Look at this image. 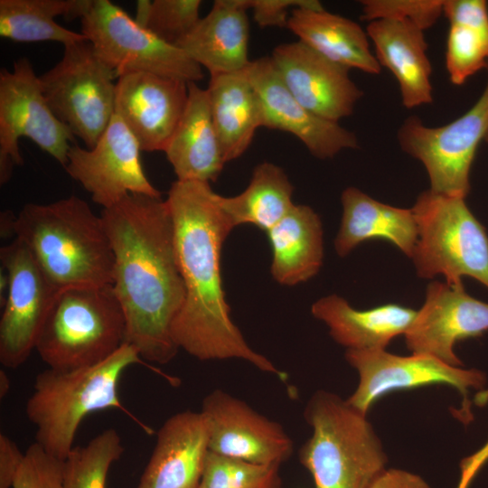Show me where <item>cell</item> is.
<instances>
[{
    "label": "cell",
    "mask_w": 488,
    "mask_h": 488,
    "mask_svg": "<svg viewBox=\"0 0 488 488\" xmlns=\"http://www.w3.org/2000/svg\"><path fill=\"white\" fill-rule=\"evenodd\" d=\"M100 215L114 252L112 286L125 315L126 343L142 360L166 364L180 350L172 328L185 294L167 202L130 193Z\"/></svg>",
    "instance_id": "cell-1"
},
{
    "label": "cell",
    "mask_w": 488,
    "mask_h": 488,
    "mask_svg": "<svg viewBox=\"0 0 488 488\" xmlns=\"http://www.w3.org/2000/svg\"><path fill=\"white\" fill-rule=\"evenodd\" d=\"M185 294L174 322L179 349L200 361L238 359L282 381L287 374L253 350L230 317L221 270L222 245L234 229L210 183L174 182L165 199Z\"/></svg>",
    "instance_id": "cell-2"
},
{
    "label": "cell",
    "mask_w": 488,
    "mask_h": 488,
    "mask_svg": "<svg viewBox=\"0 0 488 488\" xmlns=\"http://www.w3.org/2000/svg\"><path fill=\"white\" fill-rule=\"evenodd\" d=\"M14 238L61 290L113 284L115 258L103 219L76 195L25 204L16 215Z\"/></svg>",
    "instance_id": "cell-3"
},
{
    "label": "cell",
    "mask_w": 488,
    "mask_h": 488,
    "mask_svg": "<svg viewBox=\"0 0 488 488\" xmlns=\"http://www.w3.org/2000/svg\"><path fill=\"white\" fill-rule=\"evenodd\" d=\"M140 363L147 365L134 347L125 343L97 364L70 371L47 368L38 373L25 404L26 417L36 428L35 442L65 460L81 421L90 413L108 408L123 411L151 434L152 429L124 407L117 393L123 372Z\"/></svg>",
    "instance_id": "cell-4"
},
{
    "label": "cell",
    "mask_w": 488,
    "mask_h": 488,
    "mask_svg": "<svg viewBox=\"0 0 488 488\" xmlns=\"http://www.w3.org/2000/svg\"><path fill=\"white\" fill-rule=\"evenodd\" d=\"M304 418L311 436L298 450L314 488H370L387 469L382 442L367 415L324 389L308 399Z\"/></svg>",
    "instance_id": "cell-5"
},
{
    "label": "cell",
    "mask_w": 488,
    "mask_h": 488,
    "mask_svg": "<svg viewBox=\"0 0 488 488\" xmlns=\"http://www.w3.org/2000/svg\"><path fill=\"white\" fill-rule=\"evenodd\" d=\"M126 343V320L112 285L60 291L36 343L50 369L101 362Z\"/></svg>",
    "instance_id": "cell-6"
},
{
    "label": "cell",
    "mask_w": 488,
    "mask_h": 488,
    "mask_svg": "<svg viewBox=\"0 0 488 488\" xmlns=\"http://www.w3.org/2000/svg\"><path fill=\"white\" fill-rule=\"evenodd\" d=\"M418 226L412 259L418 276L445 277L450 285L471 277L488 288V234L465 203V198L430 189L411 208Z\"/></svg>",
    "instance_id": "cell-7"
},
{
    "label": "cell",
    "mask_w": 488,
    "mask_h": 488,
    "mask_svg": "<svg viewBox=\"0 0 488 488\" xmlns=\"http://www.w3.org/2000/svg\"><path fill=\"white\" fill-rule=\"evenodd\" d=\"M39 78L53 114L94 147L115 115L117 73L84 40L64 46L61 61Z\"/></svg>",
    "instance_id": "cell-8"
},
{
    "label": "cell",
    "mask_w": 488,
    "mask_h": 488,
    "mask_svg": "<svg viewBox=\"0 0 488 488\" xmlns=\"http://www.w3.org/2000/svg\"><path fill=\"white\" fill-rule=\"evenodd\" d=\"M80 22V33L117 78L136 71L188 83L203 78L202 68L181 48L161 40L108 0H91Z\"/></svg>",
    "instance_id": "cell-9"
},
{
    "label": "cell",
    "mask_w": 488,
    "mask_h": 488,
    "mask_svg": "<svg viewBox=\"0 0 488 488\" xmlns=\"http://www.w3.org/2000/svg\"><path fill=\"white\" fill-rule=\"evenodd\" d=\"M27 137L63 167L71 145V130L53 114L43 95L39 76L27 58L0 72V183L22 165L19 140Z\"/></svg>",
    "instance_id": "cell-10"
},
{
    "label": "cell",
    "mask_w": 488,
    "mask_h": 488,
    "mask_svg": "<svg viewBox=\"0 0 488 488\" xmlns=\"http://www.w3.org/2000/svg\"><path fill=\"white\" fill-rule=\"evenodd\" d=\"M485 69V88L463 116L436 127L409 117L398 131L401 149L423 164L436 193L465 198L470 192L471 166L488 132V64Z\"/></svg>",
    "instance_id": "cell-11"
},
{
    "label": "cell",
    "mask_w": 488,
    "mask_h": 488,
    "mask_svg": "<svg viewBox=\"0 0 488 488\" xmlns=\"http://www.w3.org/2000/svg\"><path fill=\"white\" fill-rule=\"evenodd\" d=\"M8 288L0 320V362L16 369L35 350L37 341L61 291L17 238L0 249Z\"/></svg>",
    "instance_id": "cell-12"
},
{
    "label": "cell",
    "mask_w": 488,
    "mask_h": 488,
    "mask_svg": "<svg viewBox=\"0 0 488 488\" xmlns=\"http://www.w3.org/2000/svg\"><path fill=\"white\" fill-rule=\"evenodd\" d=\"M345 360L359 376L356 389L346 400L365 415L378 399L389 392L432 384L457 389L468 411L469 389H479L486 382L484 373L477 369L452 366L427 354L399 356L385 350H346Z\"/></svg>",
    "instance_id": "cell-13"
},
{
    "label": "cell",
    "mask_w": 488,
    "mask_h": 488,
    "mask_svg": "<svg viewBox=\"0 0 488 488\" xmlns=\"http://www.w3.org/2000/svg\"><path fill=\"white\" fill-rule=\"evenodd\" d=\"M141 151L136 138L114 115L94 147L71 145L64 168L103 209L130 193L161 197L144 172Z\"/></svg>",
    "instance_id": "cell-14"
},
{
    "label": "cell",
    "mask_w": 488,
    "mask_h": 488,
    "mask_svg": "<svg viewBox=\"0 0 488 488\" xmlns=\"http://www.w3.org/2000/svg\"><path fill=\"white\" fill-rule=\"evenodd\" d=\"M201 412L211 453L267 465H282L293 454V439L281 424L225 390L217 389L206 395Z\"/></svg>",
    "instance_id": "cell-15"
},
{
    "label": "cell",
    "mask_w": 488,
    "mask_h": 488,
    "mask_svg": "<svg viewBox=\"0 0 488 488\" xmlns=\"http://www.w3.org/2000/svg\"><path fill=\"white\" fill-rule=\"evenodd\" d=\"M488 331V304L468 295L464 285L433 281L426 299L405 333L413 354L431 355L455 367L463 366L455 352L457 342Z\"/></svg>",
    "instance_id": "cell-16"
},
{
    "label": "cell",
    "mask_w": 488,
    "mask_h": 488,
    "mask_svg": "<svg viewBox=\"0 0 488 488\" xmlns=\"http://www.w3.org/2000/svg\"><path fill=\"white\" fill-rule=\"evenodd\" d=\"M270 59L285 86L314 114L333 122L351 116L362 90L350 69L297 40L274 48Z\"/></svg>",
    "instance_id": "cell-17"
},
{
    "label": "cell",
    "mask_w": 488,
    "mask_h": 488,
    "mask_svg": "<svg viewBox=\"0 0 488 488\" xmlns=\"http://www.w3.org/2000/svg\"><path fill=\"white\" fill-rule=\"evenodd\" d=\"M188 82L149 72L120 75L115 115L136 138L141 150L164 151L188 100Z\"/></svg>",
    "instance_id": "cell-18"
},
{
    "label": "cell",
    "mask_w": 488,
    "mask_h": 488,
    "mask_svg": "<svg viewBox=\"0 0 488 488\" xmlns=\"http://www.w3.org/2000/svg\"><path fill=\"white\" fill-rule=\"evenodd\" d=\"M262 106L263 127L296 136L316 158H332L358 147L354 133L301 105L285 86L270 57L251 61L244 70Z\"/></svg>",
    "instance_id": "cell-19"
},
{
    "label": "cell",
    "mask_w": 488,
    "mask_h": 488,
    "mask_svg": "<svg viewBox=\"0 0 488 488\" xmlns=\"http://www.w3.org/2000/svg\"><path fill=\"white\" fill-rule=\"evenodd\" d=\"M209 453V431L201 411L168 418L136 488H199Z\"/></svg>",
    "instance_id": "cell-20"
},
{
    "label": "cell",
    "mask_w": 488,
    "mask_h": 488,
    "mask_svg": "<svg viewBox=\"0 0 488 488\" xmlns=\"http://www.w3.org/2000/svg\"><path fill=\"white\" fill-rule=\"evenodd\" d=\"M248 0H216L176 46L211 76L245 70L249 59Z\"/></svg>",
    "instance_id": "cell-21"
},
{
    "label": "cell",
    "mask_w": 488,
    "mask_h": 488,
    "mask_svg": "<svg viewBox=\"0 0 488 488\" xmlns=\"http://www.w3.org/2000/svg\"><path fill=\"white\" fill-rule=\"evenodd\" d=\"M424 32L409 22L385 19L369 22L366 28L380 65L397 80L407 108L433 101L432 68Z\"/></svg>",
    "instance_id": "cell-22"
},
{
    "label": "cell",
    "mask_w": 488,
    "mask_h": 488,
    "mask_svg": "<svg viewBox=\"0 0 488 488\" xmlns=\"http://www.w3.org/2000/svg\"><path fill=\"white\" fill-rule=\"evenodd\" d=\"M186 108L165 150L177 180L214 182L226 163L212 122L207 90L188 83Z\"/></svg>",
    "instance_id": "cell-23"
},
{
    "label": "cell",
    "mask_w": 488,
    "mask_h": 488,
    "mask_svg": "<svg viewBox=\"0 0 488 488\" xmlns=\"http://www.w3.org/2000/svg\"><path fill=\"white\" fill-rule=\"evenodd\" d=\"M311 312L346 350H385L395 337L405 335L417 314L416 310L398 304L357 310L337 295L315 301Z\"/></svg>",
    "instance_id": "cell-24"
},
{
    "label": "cell",
    "mask_w": 488,
    "mask_h": 488,
    "mask_svg": "<svg viewBox=\"0 0 488 488\" xmlns=\"http://www.w3.org/2000/svg\"><path fill=\"white\" fill-rule=\"evenodd\" d=\"M341 201L343 217L334 240L340 257L347 256L365 240L381 239L412 258L418 240L412 209L382 203L355 187L346 188Z\"/></svg>",
    "instance_id": "cell-25"
},
{
    "label": "cell",
    "mask_w": 488,
    "mask_h": 488,
    "mask_svg": "<svg viewBox=\"0 0 488 488\" xmlns=\"http://www.w3.org/2000/svg\"><path fill=\"white\" fill-rule=\"evenodd\" d=\"M212 122L225 162L241 156L258 128L262 106L245 70L211 76L206 89Z\"/></svg>",
    "instance_id": "cell-26"
},
{
    "label": "cell",
    "mask_w": 488,
    "mask_h": 488,
    "mask_svg": "<svg viewBox=\"0 0 488 488\" xmlns=\"http://www.w3.org/2000/svg\"><path fill=\"white\" fill-rule=\"evenodd\" d=\"M272 252L271 275L279 284L296 286L314 277L324 260V231L309 206L294 205L267 231Z\"/></svg>",
    "instance_id": "cell-27"
},
{
    "label": "cell",
    "mask_w": 488,
    "mask_h": 488,
    "mask_svg": "<svg viewBox=\"0 0 488 488\" xmlns=\"http://www.w3.org/2000/svg\"><path fill=\"white\" fill-rule=\"evenodd\" d=\"M298 40L328 58L351 69L369 74L381 70L371 50L367 33L354 21L320 10L295 8L287 26Z\"/></svg>",
    "instance_id": "cell-28"
},
{
    "label": "cell",
    "mask_w": 488,
    "mask_h": 488,
    "mask_svg": "<svg viewBox=\"0 0 488 488\" xmlns=\"http://www.w3.org/2000/svg\"><path fill=\"white\" fill-rule=\"evenodd\" d=\"M91 0H0V35L19 42H57L64 46L88 40L55 18H81Z\"/></svg>",
    "instance_id": "cell-29"
},
{
    "label": "cell",
    "mask_w": 488,
    "mask_h": 488,
    "mask_svg": "<svg viewBox=\"0 0 488 488\" xmlns=\"http://www.w3.org/2000/svg\"><path fill=\"white\" fill-rule=\"evenodd\" d=\"M294 187L278 165L263 162L252 173L248 187L232 197L220 195V204L233 228L252 224L268 231L293 208Z\"/></svg>",
    "instance_id": "cell-30"
},
{
    "label": "cell",
    "mask_w": 488,
    "mask_h": 488,
    "mask_svg": "<svg viewBox=\"0 0 488 488\" xmlns=\"http://www.w3.org/2000/svg\"><path fill=\"white\" fill-rule=\"evenodd\" d=\"M123 453L122 438L115 428L74 446L64 460L62 488H106L109 469Z\"/></svg>",
    "instance_id": "cell-31"
},
{
    "label": "cell",
    "mask_w": 488,
    "mask_h": 488,
    "mask_svg": "<svg viewBox=\"0 0 488 488\" xmlns=\"http://www.w3.org/2000/svg\"><path fill=\"white\" fill-rule=\"evenodd\" d=\"M488 64V12H477L450 23L446 67L451 82L464 84Z\"/></svg>",
    "instance_id": "cell-32"
},
{
    "label": "cell",
    "mask_w": 488,
    "mask_h": 488,
    "mask_svg": "<svg viewBox=\"0 0 488 488\" xmlns=\"http://www.w3.org/2000/svg\"><path fill=\"white\" fill-rule=\"evenodd\" d=\"M278 464H255L209 451L200 488H282Z\"/></svg>",
    "instance_id": "cell-33"
},
{
    "label": "cell",
    "mask_w": 488,
    "mask_h": 488,
    "mask_svg": "<svg viewBox=\"0 0 488 488\" xmlns=\"http://www.w3.org/2000/svg\"><path fill=\"white\" fill-rule=\"evenodd\" d=\"M201 5V0H139L134 19L161 40L176 46L200 21Z\"/></svg>",
    "instance_id": "cell-34"
},
{
    "label": "cell",
    "mask_w": 488,
    "mask_h": 488,
    "mask_svg": "<svg viewBox=\"0 0 488 488\" xmlns=\"http://www.w3.org/2000/svg\"><path fill=\"white\" fill-rule=\"evenodd\" d=\"M444 0H363L361 19L409 22L425 31L443 14Z\"/></svg>",
    "instance_id": "cell-35"
},
{
    "label": "cell",
    "mask_w": 488,
    "mask_h": 488,
    "mask_svg": "<svg viewBox=\"0 0 488 488\" xmlns=\"http://www.w3.org/2000/svg\"><path fill=\"white\" fill-rule=\"evenodd\" d=\"M64 460L46 452L36 442L28 446L13 488H62Z\"/></svg>",
    "instance_id": "cell-36"
},
{
    "label": "cell",
    "mask_w": 488,
    "mask_h": 488,
    "mask_svg": "<svg viewBox=\"0 0 488 488\" xmlns=\"http://www.w3.org/2000/svg\"><path fill=\"white\" fill-rule=\"evenodd\" d=\"M253 19L260 27H286L295 8L324 9L316 0H248Z\"/></svg>",
    "instance_id": "cell-37"
},
{
    "label": "cell",
    "mask_w": 488,
    "mask_h": 488,
    "mask_svg": "<svg viewBox=\"0 0 488 488\" xmlns=\"http://www.w3.org/2000/svg\"><path fill=\"white\" fill-rule=\"evenodd\" d=\"M24 453L5 434H0V488H13Z\"/></svg>",
    "instance_id": "cell-38"
},
{
    "label": "cell",
    "mask_w": 488,
    "mask_h": 488,
    "mask_svg": "<svg viewBox=\"0 0 488 488\" xmlns=\"http://www.w3.org/2000/svg\"><path fill=\"white\" fill-rule=\"evenodd\" d=\"M370 488H431V486L417 474L404 469L387 468Z\"/></svg>",
    "instance_id": "cell-39"
},
{
    "label": "cell",
    "mask_w": 488,
    "mask_h": 488,
    "mask_svg": "<svg viewBox=\"0 0 488 488\" xmlns=\"http://www.w3.org/2000/svg\"><path fill=\"white\" fill-rule=\"evenodd\" d=\"M488 461V440L474 454L464 458L460 463V479L456 488H469L476 474Z\"/></svg>",
    "instance_id": "cell-40"
},
{
    "label": "cell",
    "mask_w": 488,
    "mask_h": 488,
    "mask_svg": "<svg viewBox=\"0 0 488 488\" xmlns=\"http://www.w3.org/2000/svg\"><path fill=\"white\" fill-rule=\"evenodd\" d=\"M16 220V215H14L11 211H5L1 213V237H14V222Z\"/></svg>",
    "instance_id": "cell-41"
},
{
    "label": "cell",
    "mask_w": 488,
    "mask_h": 488,
    "mask_svg": "<svg viewBox=\"0 0 488 488\" xmlns=\"http://www.w3.org/2000/svg\"><path fill=\"white\" fill-rule=\"evenodd\" d=\"M11 387V381L7 373L1 369L0 370V398L3 399L9 392Z\"/></svg>",
    "instance_id": "cell-42"
},
{
    "label": "cell",
    "mask_w": 488,
    "mask_h": 488,
    "mask_svg": "<svg viewBox=\"0 0 488 488\" xmlns=\"http://www.w3.org/2000/svg\"><path fill=\"white\" fill-rule=\"evenodd\" d=\"M484 141H485L486 143H488V132H487V134H486V136H485Z\"/></svg>",
    "instance_id": "cell-43"
},
{
    "label": "cell",
    "mask_w": 488,
    "mask_h": 488,
    "mask_svg": "<svg viewBox=\"0 0 488 488\" xmlns=\"http://www.w3.org/2000/svg\"><path fill=\"white\" fill-rule=\"evenodd\" d=\"M199 488H200V486H199Z\"/></svg>",
    "instance_id": "cell-44"
}]
</instances>
